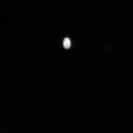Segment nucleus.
<instances>
[{
	"mask_svg": "<svg viewBox=\"0 0 133 133\" xmlns=\"http://www.w3.org/2000/svg\"><path fill=\"white\" fill-rule=\"evenodd\" d=\"M71 41L69 38H65L63 41V46L66 49H69L71 46Z\"/></svg>",
	"mask_w": 133,
	"mask_h": 133,
	"instance_id": "1",
	"label": "nucleus"
}]
</instances>
